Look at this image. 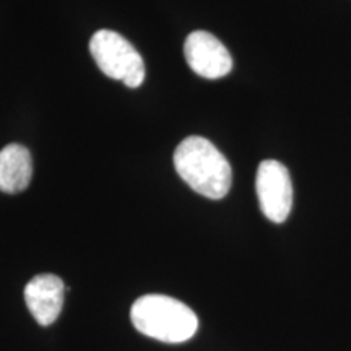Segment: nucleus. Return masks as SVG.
Listing matches in <instances>:
<instances>
[{"instance_id": "obj_1", "label": "nucleus", "mask_w": 351, "mask_h": 351, "mask_svg": "<svg viewBox=\"0 0 351 351\" xmlns=\"http://www.w3.org/2000/svg\"><path fill=\"white\" fill-rule=\"evenodd\" d=\"M174 168L192 191L210 200L223 199L231 189L230 161L204 137L192 135L178 145L174 152Z\"/></svg>"}, {"instance_id": "obj_2", "label": "nucleus", "mask_w": 351, "mask_h": 351, "mask_svg": "<svg viewBox=\"0 0 351 351\" xmlns=\"http://www.w3.org/2000/svg\"><path fill=\"white\" fill-rule=\"evenodd\" d=\"M130 320L140 333L165 343L191 340L199 328V319L191 307L165 295L138 298L130 309Z\"/></svg>"}, {"instance_id": "obj_3", "label": "nucleus", "mask_w": 351, "mask_h": 351, "mask_svg": "<svg viewBox=\"0 0 351 351\" xmlns=\"http://www.w3.org/2000/svg\"><path fill=\"white\" fill-rule=\"evenodd\" d=\"M90 52L101 72L112 80L125 83L129 88H138L145 80L142 56L119 33L99 29L90 41Z\"/></svg>"}, {"instance_id": "obj_4", "label": "nucleus", "mask_w": 351, "mask_h": 351, "mask_svg": "<svg viewBox=\"0 0 351 351\" xmlns=\"http://www.w3.org/2000/svg\"><path fill=\"white\" fill-rule=\"evenodd\" d=\"M256 191L265 218L274 223L287 221L293 208V182L287 166L276 160L262 161L257 169Z\"/></svg>"}, {"instance_id": "obj_5", "label": "nucleus", "mask_w": 351, "mask_h": 351, "mask_svg": "<svg viewBox=\"0 0 351 351\" xmlns=\"http://www.w3.org/2000/svg\"><path fill=\"white\" fill-rule=\"evenodd\" d=\"M184 56L197 75L217 80L232 69V57L225 44L208 32L191 33L184 43Z\"/></svg>"}, {"instance_id": "obj_6", "label": "nucleus", "mask_w": 351, "mask_h": 351, "mask_svg": "<svg viewBox=\"0 0 351 351\" xmlns=\"http://www.w3.org/2000/svg\"><path fill=\"white\" fill-rule=\"evenodd\" d=\"M65 285L52 274L36 275L25 288V302L39 326H51L64 306Z\"/></svg>"}, {"instance_id": "obj_7", "label": "nucleus", "mask_w": 351, "mask_h": 351, "mask_svg": "<svg viewBox=\"0 0 351 351\" xmlns=\"http://www.w3.org/2000/svg\"><path fill=\"white\" fill-rule=\"evenodd\" d=\"M33 178V160L28 148L10 143L0 150V191L19 194L29 186Z\"/></svg>"}]
</instances>
